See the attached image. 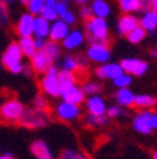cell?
I'll list each match as a JSON object with an SVG mask.
<instances>
[{"mask_svg": "<svg viewBox=\"0 0 157 159\" xmlns=\"http://www.w3.org/2000/svg\"><path fill=\"white\" fill-rule=\"evenodd\" d=\"M85 37L91 44H106L109 39V27L105 19L92 17L84 24Z\"/></svg>", "mask_w": 157, "mask_h": 159, "instance_id": "1", "label": "cell"}, {"mask_svg": "<svg viewBox=\"0 0 157 159\" xmlns=\"http://www.w3.org/2000/svg\"><path fill=\"white\" fill-rule=\"evenodd\" d=\"M23 53L19 47V43H10L4 53L2 54V63L3 67H6L11 74H20L23 73L24 64H23Z\"/></svg>", "mask_w": 157, "mask_h": 159, "instance_id": "2", "label": "cell"}, {"mask_svg": "<svg viewBox=\"0 0 157 159\" xmlns=\"http://www.w3.org/2000/svg\"><path fill=\"white\" fill-rule=\"evenodd\" d=\"M51 122V116L47 111H43V109H37V108H30L26 109L23 118L20 121V125L26 126V128L30 129H37V128H44L48 124Z\"/></svg>", "mask_w": 157, "mask_h": 159, "instance_id": "3", "label": "cell"}, {"mask_svg": "<svg viewBox=\"0 0 157 159\" xmlns=\"http://www.w3.org/2000/svg\"><path fill=\"white\" fill-rule=\"evenodd\" d=\"M2 109V119L6 122H20L23 118L26 108L19 99H7L3 105H0Z\"/></svg>", "mask_w": 157, "mask_h": 159, "instance_id": "4", "label": "cell"}, {"mask_svg": "<svg viewBox=\"0 0 157 159\" xmlns=\"http://www.w3.org/2000/svg\"><path fill=\"white\" fill-rule=\"evenodd\" d=\"M55 115L58 116L61 121H75L76 118L81 116V108L79 105L71 102H65V101H61V102L57 104L55 107Z\"/></svg>", "mask_w": 157, "mask_h": 159, "instance_id": "5", "label": "cell"}, {"mask_svg": "<svg viewBox=\"0 0 157 159\" xmlns=\"http://www.w3.org/2000/svg\"><path fill=\"white\" fill-rule=\"evenodd\" d=\"M120 66L124 74H129L132 77H142L143 74H146L149 68V64L139 58H123L120 61Z\"/></svg>", "mask_w": 157, "mask_h": 159, "instance_id": "6", "label": "cell"}, {"mask_svg": "<svg viewBox=\"0 0 157 159\" xmlns=\"http://www.w3.org/2000/svg\"><path fill=\"white\" fill-rule=\"evenodd\" d=\"M86 56L91 61L103 66L111 58V48L106 44H91L86 50Z\"/></svg>", "mask_w": 157, "mask_h": 159, "instance_id": "7", "label": "cell"}, {"mask_svg": "<svg viewBox=\"0 0 157 159\" xmlns=\"http://www.w3.org/2000/svg\"><path fill=\"white\" fill-rule=\"evenodd\" d=\"M30 66H31L33 71H36V73L46 74L50 67L54 66V60L44 50H40V51H37L33 56V58H30Z\"/></svg>", "mask_w": 157, "mask_h": 159, "instance_id": "8", "label": "cell"}, {"mask_svg": "<svg viewBox=\"0 0 157 159\" xmlns=\"http://www.w3.org/2000/svg\"><path fill=\"white\" fill-rule=\"evenodd\" d=\"M40 88L46 95L51 97V98H57L61 97V91L62 87L58 81V77H52V75H47L44 74V77L40 81Z\"/></svg>", "mask_w": 157, "mask_h": 159, "instance_id": "9", "label": "cell"}, {"mask_svg": "<svg viewBox=\"0 0 157 159\" xmlns=\"http://www.w3.org/2000/svg\"><path fill=\"white\" fill-rule=\"evenodd\" d=\"M96 75H98V78H102V80H112V81H115L116 78H119L120 75H123L124 71L123 68H122L120 63H106L103 64V66L98 67L96 68Z\"/></svg>", "mask_w": 157, "mask_h": 159, "instance_id": "10", "label": "cell"}, {"mask_svg": "<svg viewBox=\"0 0 157 159\" xmlns=\"http://www.w3.org/2000/svg\"><path fill=\"white\" fill-rule=\"evenodd\" d=\"M61 97H62V101L75 104V105H81L82 102H85V93H84V89H82L81 87H78L76 84L62 88Z\"/></svg>", "mask_w": 157, "mask_h": 159, "instance_id": "11", "label": "cell"}, {"mask_svg": "<svg viewBox=\"0 0 157 159\" xmlns=\"http://www.w3.org/2000/svg\"><path fill=\"white\" fill-rule=\"evenodd\" d=\"M34 20H36V17L30 13H24L20 16L16 24V33L20 36V39L34 36Z\"/></svg>", "mask_w": 157, "mask_h": 159, "instance_id": "12", "label": "cell"}, {"mask_svg": "<svg viewBox=\"0 0 157 159\" xmlns=\"http://www.w3.org/2000/svg\"><path fill=\"white\" fill-rule=\"evenodd\" d=\"M85 107L88 114L91 115H106V111H108V105L101 95H92L85 99Z\"/></svg>", "mask_w": 157, "mask_h": 159, "instance_id": "13", "label": "cell"}, {"mask_svg": "<svg viewBox=\"0 0 157 159\" xmlns=\"http://www.w3.org/2000/svg\"><path fill=\"white\" fill-rule=\"evenodd\" d=\"M69 26L67 23H64L62 20H55L54 23H51V29H50V40L51 41H55V43H58V41H64V39H65L67 36L69 34Z\"/></svg>", "mask_w": 157, "mask_h": 159, "instance_id": "14", "label": "cell"}, {"mask_svg": "<svg viewBox=\"0 0 157 159\" xmlns=\"http://www.w3.org/2000/svg\"><path fill=\"white\" fill-rule=\"evenodd\" d=\"M85 33L82 31V30H71L69 31V34L64 39V41H62V47L65 50H74V48H78L79 46H82L84 44V41H85Z\"/></svg>", "mask_w": 157, "mask_h": 159, "instance_id": "15", "label": "cell"}, {"mask_svg": "<svg viewBox=\"0 0 157 159\" xmlns=\"http://www.w3.org/2000/svg\"><path fill=\"white\" fill-rule=\"evenodd\" d=\"M139 26V19L133 14H123L118 21V33L120 36H128L132 30Z\"/></svg>", "mask_w": 157, "mask_h": 159, "instance_id": "16", "label": "cell"}, {"mask_svg": "<svg viewBox=\"0 0 157 159\" xmlns=\"http://www.w3.org/2000/svg\"><path fill=\"white\" fill-rule=\"evenodd\" d=\"M30 152L36 156V159H55L52 152L50 151L48 145L44 142L43 139H36L30 145Z\"/></svg>", "mask_w": 157, "mask_h": 159, "instance_id": "17", "label": "cell"}, {"mask_svg": "<svg viewBox=\"0 0 157 159\" xmlns=\"http://www.w3.org/2000/svg\"><path fill=\"white\" fill-rule=\"evenodd\" d=\"M50 29H51V23L44 20L41 16H37L36 20H34V36L33 37L47 40V37H50Z\"/></svg>", "mask_w": 157, "mask_h": 159, "instance_id": "18", "label": "cell"}, {"mask_svg": "<svg viewBox=\"0 0 157 159\" xmlns=\"http://www.w3.org/2000/svg\"><path fill=\"white\" fill-rule=\"evenodd\" d=\"M139 26L144 29L146 31H154L157 29V13L153 10H147L142 14L140 20H139Z\"/></svg>", "mask_w": 157, "mask_h": 159, "instance_id": "19", "label": "cell"}, {"mask_svg": "<svg viewBox=\"0 0 157 159\" xmlns=\"http://www.w3.org/2000/svg\"><path fill=\"white\" fill-rule=\"evenodd\" d=\"M134 93L129 88H120L115 94V99L120 107H132L134 105Z\"/></svg>", "mask_w": 157, "mask_h": 159, "instance_id": "20", "label": "cell"}, {"mask_svg": "<svg viewBox=\"0 0 157 159\" xmlns=\"http://www.w3.org/2000/svg\"><path fill=\"white\" fill-rule=\"evenodd\" d=\"M91 9L92 13H94V17L106 20V17L111 16V6L105 0H94L91 4Z\"/></svg>", "mask_w": 157, "mask_h": 159, "instance_id": "21", "label": "cell"}, {"mask_svg": "<svg viewBox=\"0 0 157 159\" xmlns=\"http://www.w3.org/2000/svg\"><path fill=\"white\" fill-rule=\"evenodd\" d=\"M17 43H19V47L24 57L33 58V56L37 53L36 44H34V37H21Z\"/></svg>", "mask_w": 157, "mask_h": 159, "instance_id": "22", "label": "cell"}, {"mask_svg": "<svg viewBox=\"0 0 157 159\" xmlns=\"http://www.w3.org/2000/svg\"><path fill=\"white\" fill-rule=\"evenodd\" d=\"M86 125L92 126V128H98V126H103L109 122L108 115H91V114H86V116L84 118Z\"/></svg>", "mask_w": 157, "mask_h": 159, "instance_id": "23", "label": "cell"}, {"mask_svg": "<svg viewBox=\"0 0 157 159\" xmlns=\"http://www.w3.org/2000/svg\"><path fill=\"white\" fill-rule=\"evenodd\" d=\"M133 129L134 131H137V132L143 134V135H149V134L153 131V129L149 126V124L146 122V119L142 116V114H139V115L134 116L133 119Z\"/></svg>", "mask_w": 157, "mask_h": 159, "instance_id": "24", "label": "cell"}, {"mask_svg": "<svg viewBox=\"0 0 157 159\" xmlns=\"http://www.w3.org/2000/svg\"><path fill=\"white\" fill-rule=\"evenodd\" d=\"M58 81L62 88H65V87L74 85L76 83V75L74 73H71V71H67V70H59Z\"/></svg>", "mask_w": 157, "mask_h": 159, "instance_id": "25", "label": "cell"}, {"mask_svg": "<svg viewBox=\"0 0 157 159\" xmlns=\"http://www.w3.org/2000/svg\"><path fill=\"white\" fill-rule=\"evenodd\" d=\"M118 3L124 14H130L133 11H140L139 0H118Z\"/></svg>", "mask_w": 157, "mask_h": 159, "instance_id": "26", "label": "cell"}, {"mask_svg": "<svg viewBox=\"0 0 157 159\" xmlns=\"http://www.w3.org/2000/svg\"><path fill=\"white\" fill-rule=\"evenodd\" d=\"M157 99L154 97L149 95V94H139L134 98V105L140 107V108H150V107L156 105Z\"/></svg>", "mask_w": 157, "mask_h": 159, "instance_id": "27", "label": "cell"}, {"mask_svg": "<svg viewBox=\"0 0 157 159\" xmlns=\"http://www.w3.org/2000/svg\"><path fill=\"white\" fill-rule=\"evenodd\" d=\"M79 68H82L81 61L74 56H67L62 61V70H67V71H71V73L75 74V71H78Z\"/></svg>", "mask_w": 157, "mask_h": 159, "instance_id": "28", "label": "cell"}, {"mask_svg": "<svg viewBox=\"0 0 157 159\" xmlns=\"http://www.w3.org/2000/svg\"><path fill=\"white\" fill-rule=\"evenodd\" d=\"M26 6H27L28 13L33 14L34 17H37V16H40L41 11L44 10V7H46V2H44V0H28V3H27Z\"/></svg>", "mask_w": 157, "mask_h": 159, "instance_id": "29", "label": "cell"}, {"mask_svg": "<svg viewBox=\"0 0 157 159\" xmlns=\"http://www.w3.org/2000/svg\"><path fill=\"white\" fill-rule=\"evenodd\" d=\"M44 51H46L54 61L61 57V47H59V44L55 43V41H51V40L46 43V46H44Z\"/></svg>", "mask_w": 157, "mask_h": 159, "instance_id": "30", "label": "cell"}, {"mask_svg": "<svg viewBox=\"0 0 157 159\" xmlns=\"http://www.w3.org/2000/svg\"><path fill=\"white\" fill-rule=\"evenodd\" d=\"M126 37H128V40L132 44H139L140 41H143V39L146 37V30L142 29L140 26H137L134 30H132Z\"/></svg>", "mask_w": 157, "mask_h": 159, "instance_id": "31", "label": "cell"}, {"mask_svg": "<svg viewBox=\"0 0 157 159\" xmlns=\"http://www.w3.org/2000/svg\"><path fill=\"white\" fill-rule=\"evenodd\" d=\"M40 16L43 17L44 20L50 21V23H54L55 20H58V14H57L55 6H51V4H46V7H44V10L41 11Z\"/></svg>", "mask_w": 157, "mask_h": 159, "instance_id": "32", "label": "cell"}, {"mask_svg": "<svg viewBox=\"0 0 157 159\" xmlns=\"http://www.w3.org/2000/svg\"><path fill=\"white\" fill-rule=\"evenodd\" d=\"M58 159H91V158H88L86 155L78 152V151H74V149H64V151H61Z\"/></svg>", "mask_w": 157, "mask_h": 159, "instance_id": "33", "label": "cell"}, {"mask_svg": "<svg viewBox=\"0 0 157 159\" xmlns=\"http://www.w3.org/2000/svg\"><path fill=\"white\" fill-rule=\"evenodd\" d=\"M102 85L99 83H95V81H88V83H85V85L82 87V89H84V93H85V95H98V93L101 91Z\"/></svg>", "mask_w": 157, "mask_h": 159, "instance_id": "34", "label": "cell"}, {"mask_svg": "<svg viewBox=\"0 0 157 159\" xmlns=\"http://www.w3.org/2000/svg\"><path fill=\"white\" fill-rule=\"evenodd\" d=\"M132 84V75H129V74H123V75H120L119 78H116L113 81V85L116 87V88H129V85Z\"/></svg>", "mask_w": 157, "mask_h": 159, "instance_id": "35", "label": "cell"}, {"mask_svg": "<svg viewBox=\"0 0 157 159\" xmlns=\"http://www.w3.org/2000/svg\"><path fill=\"white\" fill-rule=\"evenodd\" d=\"M140 114H142V116L146 119V122L149 124V126H150L151 129H157V114L149 112V111H143V112H140Z\"/></svg>", "mask_w": 157, "mask_h": 159, "instance_id": "36", "label": "cell"}, {"mask_svg": "<svg viewBox=\"0 0 157 159\" xmlns=\"http://www.w3.org/2000/svg\"><path fill=\"white\" fill-rule=\"evenodd\" d=\"M9 19L10 16H9V10H7V4L0 0V26L2 27L6 26L9 23Z\"/></svg>", "mask_w": 157, "mask_h": 159, "instance_id": "37", "label": "cell"}, {"mask_svg": "<svg viewBox=\"0 0 157 159\" xmlns=\"http://www.w3.org/2000/svg\"><path fill=\"white\" fill-rule=\"evenodd\" d=\"M124 111L122 107H118V105H112V107H108V111H106V115H108V118H118V116H122L124 115Z\"/></svg>", "mask_w": 157, "mask_h": 159, "instance_id": "38", "label": "cell"}, {"mask_svg": "<svg viewBox=\"0 0 157 159\" xmlns=\"http://www.w3.org/2000/svg\"><path fill=\"white\" fill-rule=\"evenodd\" d=\"M33 105H34V108L43 109V111H46L48 108V102H47V99L43 95H36V98L33 101Z\"/></svg>", "mask_w": 157, "mask_h": 159, "instance_id": "39", "label": "cell"}, {"mask_svg": "<svg viewBox=\"0 0 157 159\" xmlns=\"http://www.w3.org/2000/svg\"><path fill=\"white\" fill-rule=\"evenodd\" d=\"M59 20H62V21H64V23H67L69 26V24H74L76 21V16L74 13H72L71 10H67L65 13H62L61 16H59Z\"/></svg>", "mask_w": 157, "mask_h": 159, "instance_id": "40", "label": "cell"}, {"mask_svg": "<svg viewBox=\"0 0 157 159\" xmlns=\"http://www.w3.org/2000/svg\"><path fill=\"white\" fill-rule=\"evenodd\" d=\"M79 13H81V17L84 20H89V19H92V17H94V13H92V9L91 7H88V6H84L81 9V11H79Z\"/></svg>", "mask_w": 157, "mask_h": 159, "instance_id": "41", "label": "cell"}, {"mask_svg": "<svg viewBox=\"0 0 157 159\" xmlns=\"http://www.w3.org/2000/svg\"><path fill=\"white\" fill-rule=\"evenodd\" d=\"M139 4H140V11L151 10V0H139Z\"/></svg>", "mask_w": 157, "mask_h": 159, "instance_id": "42", "label": "cell"}, {"mask_svg": "<svg viewBox=\"0 0 157 159\" xmlns=\"http://www.w3.org/2000/svg\"><path fill=\"white\" fill-rule=\"evenodd\" d=\"M46 43H47V40L37 39V37H34V44H36L37 51H40V50H44V46H46Z\"/></svg>", "mask_w": 157, "mask_h": 159, "instance_id": "43", "label": "cell"}, {"mask_svg": "<svg viewBox=\"0 0 157 159\" xmlns=\"http://www.w3.org/2000/svg\"><path fill=\"white\" fill-rule=\"evenodd\" d=\"M58 73H59V70L55 66H52V67H50L48 68V71H47V75H52V77H58Z\"/></svg>", "mask_w": 157, "mask_h": 159, "instance_id": "44", "label": "cell"}, {"mask_svg": "<svg viewBox=\"0 0 157 159\" xmlns=\"http://www.w3.org/2000/svg\"><path fill=\"white\" fill-rule=\"evenodd\" d=\"M23 74H26L27 77L31 75V74H33V68H31V66H24V68H23Z\"/></svg>", "mask_w": 157, "mask_h": 159, "instance_id": "45", "label": "cell"}, {"mask_svg": "<svg viewBox=\"0 0 157 159\" xmlns=\"http://www.w3.org/2000/svg\"><path fill=\"white\" fill-rule=\"evenodd\" d=\"M72 2H74L75 4H79V6L84 7V6H86V3H88L89 0H72Z\"/></svg>", "mask_w": 157, "mask_h": 159, "instance_id": "46", "label": "cell"}, {"mask_svg": "<svg viewBox=\"0 0 157 159\" xmlns=\"http://www.w3.org/2000/svg\"><path fill=\"white\" fill-rule=\"evenodd\" d=\"M0 159H14V156L10 153H3V155H0Z\"/></svg>", "mask_w": 157, "mask_h": 159, "instance_id": "47", "label": "cell"}, {"mask_svg": "<svg viewBox=\"0 0 157 159\" xmlns=\"http://www.w3.org/2000/svg\"><path fill=\"white\" fill-rule=\"evenodd\" d=\"M151 10L157 13V0H151Z\"/></svg>", "mask_w": 157, "mask_h": 159, "instance_id": "48", "label": "cell"}, {"mask_svg": "<svg viewBox=\"0 0 157 159\" xmlns=\"http://www.w3.org/2000/svg\"><path fill=\"white\" fill-rule=\"evenodd\" d=\"M46 2V4H51V6H55V3L58 2V0H44Z\"/></svg>", "mask_w": 157, "mask_h": 159, "instance_id": "49", "label": "cell"}, {"mask_svg": "<svg viewBox=\"0 0 157 159\" xmlns=\"http://www.w3.org/2000/svg\"><path fill=\"white\" fill-rule=\"evenodd\" d=\"M151 56L157 58V44H156V48H153V51H151Z\"/></svg>", "mask_w": 157, "mask_h": 159, "instance_id": "50", "label": "cell"}, {"mask_svg": "<svg viewBox=\"0 0 157 159\" xmlns=\"http://www.w3.org/2000/svg\"><path fill=\"white\" fill-rule=\"evenodd\" d=\"M59 2H62V3H64V4H67V6H68V4H69V0H59Z\"/></svg>", "mask_w": 157, "mask_h": 159, "instance_id": "51", "label": "cell"}, {"mask_svg": "<svg viewBox=\"0 0 157 159\" xmlns=\"http://www.w3.org/2000/svg\"><path fill=\"white\" fill-rule=\"evenodd\" d=\"M2 2H4V3H13V2H14V0H2Z\"/></svg>", "mask_w": 157, "mask_h": 159, "instance_id": "52", "label": "cell"}, {"mask_svg": "<svg viewBox=\"0 0 157 159\" xmlns=\"http://www.w3.org/2000/svg\"><path fill=\"white\" fill-rule=\"evenodd\" d=\"M20 2H21V3H24V4L28 3V0H20Z\"/></svg>", "mask_w": 157, "mask_h": 159, "instance_id": "53", "label": "cell"}, {"mask_svg": "<svg viewBox=\"0 0 157 159\" xmlns=\"http://www.w3.org/2000/svg\"><path fill=\"white\" fill-rule=\"evenodd\" d=\"M3 67V63H2V56H0V68Z\"/></svg>", "mask_w": 157, "mask_h": 159, "instance_id": "54", "label": "cell"}, {"mask_svg": "<svg viewBox=\"0 0 157 159\" xmlns=\"http://www.w3.org/2000/svg\"><path fill=\"white\" fill-rule=\"evenodd\" d=\"M153 159H157V152H154V155H153Z\"/></svg>", "mask_w": 157, "mask_h": 159, "instance_id": "55", "label": "cell"}, {"mask_svg": "<svg viewBox=\"0 0 157 159\" xmlns=\"http://www.w3.org/2000/svg\"><path fill=\"white\" fill-rule=\"evenodd\" d=\"M0 119H2V109H0Z\"/></svg>", "mask_w": 157, "mask_h": 159, "instance_id": "56", "label": "cell"}]
</instances>
